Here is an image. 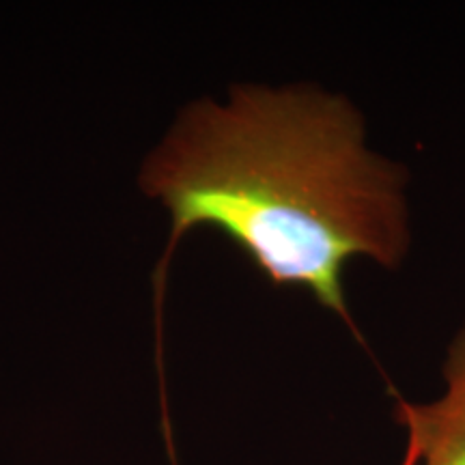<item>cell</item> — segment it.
Here are the masks:
<instances>
[{"mask_svg":"<svg viewBox=\"0 0 465 465\" xmlns=\"http://www.w3.org/2000/svg\"><path fill=\"white\" fill-rule=\"evenodd\" d=\"M141 185L171 216L155 276L158 339L168 261L185 232L213 226L276 287H302L349 328L342 272L353 257L394 270L410 248L405 177L366 147L345 97L298 84L232 86L199 100L151 151Z\"/></svg>","mask_w":465,"mask_h":465,"instance_id":"6da1fadb","label":"cell"},{"mask_svg":"<svg viewBox=\"0 0 465 465\" xmlns=\"http://www.w3.org/2000/svg\"><path fill=\"white\" fill-rule=\"evenodd\" d=\"M446 391L431 403L399 399L397 418L407 429L403 465H465V325L444 364Z\"/></svg>","mask_w":465,"mask_h":465,"instance_id":"7a4b0ae2","label":"cell"}]
</instances>
